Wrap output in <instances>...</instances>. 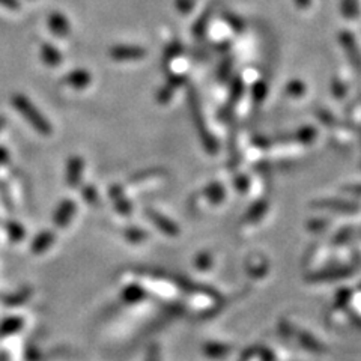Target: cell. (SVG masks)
Masks as SVG:
<instances>
[{
	"instance_id": "6da1fadb",
	"label": "cell",
	"mask_w": 361,
	"mask_h": 361,
	"mask_svg": "<svg viewBox=\"0 0 361 361\" xmlns=\"http://www.w3.org/2000/svg\"><path fill=\"white\" fill-rule=\"evenodd\" d=\"M12 104L15 105V109L18 110L21 116L26 118L29 124L32 125L36 132H40L44 136L51 134V125L49 124V121L35 109V105L30 103L25 95H15L12 98Z\"/></svg>"
},
{
	"instance_id": "7a4b0ae2",
	"label": "cell",
	"mask_w": 361,
	"mask_h": 361,
	"mask_svg": "<svg viewBox=\"0 0 361 361\" xmlns=\"http://www.w3.org/2000/svg\"><path fill=\"white\" fill-rule=\"evenodd\" d=\"M110 56L114 60H137L146 56V50L133 45H116L110 50Z\"/></svg>"
},
{
	"instance_id": "3957f363",
	"label": "cell",
	"mask_w": 361,
	"mask_h": 361,
	"mask_svg": "<svg viewBox=\"0 0 361 361\" xmlns=\"http://www.w3.org/2000/svg\"><path fill=\"white\" fill-rule=\"evenodd\" d=\"M82 173H83V160L80 157H73L68 163L66 169V182L68 186L77 187L82 179Z\"/></svg>"
},
{
	"instance_id": "277c9868",
	"label": "cell",
	"mask_w": 361,
	"mask_h": 361,
	"mask_svg": "<svg viewBox=\"0 0 361 361\" xmlns=\"http://www.w3.org/2000/svg\"><path fill=\"white\" fill-rule=\"evenodd\" d=\"M49 27L55 35L58 36H66L70 34V23L64 17L62 14L53 12L49 17Z\"/></svg>"
},
{
	"instance_id": "5b68a950",
	"label": "cell",
	"mask_w": 361,
	"mask_h": 361,
	"mask_svg": "<svg viewBox=\"0 0 361 361\" xmlns=\"http://www.w3.org/2000/svg\"><path fill=\"white\" fill-rule=\"evenodd\" d=\"M75 212V203L73 201H64L55 214V223L58 226H65Z\"/></svg>"
},
{
	"instance_id": "8992f818",
	"label": "cell",
	"mask_w": 361,
	"mask_h": 361,
	"mask_svg": "<svg viewBox=\"0 0 361 361\" xmlns=\"http://www.w3.org/2000/svg\"><path fill=\"white\" fill-rule=\"evenodd\" d=\"M65 83L68 86L75 88V89H83L86 88L88 84L90 83V74L88 71H83V70H77L68 74L65 77Z\"/></svg>"
},
{
	"instance_id": "52a82bcc",
	"label": "cell",
	"mask_w": 361,
	"mask_h": 361,
	"mask_svg": "<svg viewBox=\"0 0 361 361\" xmlns=\"http://www.w3.org/2000/svg\"><path fill=\"white\" fill-rule=\"evenodd\" d=\"M148 216H149V219L153 223H155L157 226H160V229L163 230L164 234H169V235H176V234H178V227H176L175 223H172L171 220H167L166 217L161 216V214L148 210Z\"/></svg>"
},
{
	"instance_id": "ba28073f",
	"label": "cell",
	"mask_w": 361,
	"mask_h": 361,
	"mask_svg": "<svg viewBox=\"0 0 361 361\" xmlns=\"http://www.w3.org/2000/svg\"><path fill=\"white\" fill-rule=\"evenodd\" d=\"M41 58H42L44 62L47 64V65H50V66H56V65H59L60 62H62V55H60V53L50 44H44L42 45Z\"/></svg>"
},
{
	"instance_id": "9c48e42d",
	"label": "cell",
	"mask_w": 361,
	"mask_h": 361,
	"mask_svg": "<svg viewBox=\"0 0 361 361\" xmlns=\"http://www.w3.org/2000/svg\"><path fill=\"white\" fill-rule=\"evenodd\" d=\"M51 242H53V235L50 232H42L40 236L35 238L34 250L42 251V250H45L47 247H50Z\"/></svg>"
},
{
	"instance_id": "30bf717a",
	"label": "cell",
	"mask_w": 361,
	"mask_h": 361,
	"mask_svg": "<svg viewBox=\"0 0 361 361\" xmlns=\"http://www.w3.org/2000/svg\"><path fill=\"white\" fill-rule=\"evenodd\" d=\"M342 11L345 17L354 18L357 15V0H343Z\"/></svg>"
},
{
	"instance_id": "8fae6325",
	"label": "cell",
	"mask_w": 361,
	"mask_h": 361,
	"mask_svg": "<svg viewBox=\"0 0 361 361\" xmlns=\"http://www.w3.org/2000/svg\"><path fill=\"white\" fill-rule=\"evenodd\" d=\"M324 206L334 210H342V211H357L356 206H351V203H343V202H324Z\"/></svg>"
},
{
	"instance_id": "7c38bea8",
	"label": "cell",
	"mask_w": 361,
	"mask_h": 361,
	"mask_svg": "<svg viewBox=\"0 0 361 361\" xmlns=\"http://www.w3.org/2000/svg\"><path fill=\"white\" fill-rule=\"evenodd\" d=\"M83 197L86 199V201L89 203H95L98 201V195H97V191L92 188V187H86L83 190Z\"/></svg>"
},
{
	"instance_id": "4fadbf2b",
	"label": "cell",
	"mask_w": 361,
	"mask_h": 361,
	"mask_svg": "<svg viewBox=\"0 0 361 361\" xmlns=\"http://www.w3.org/2000/svg\"><path fill=\"white\" fill-rule=\"evenodd\" d=\"M8 232H10V235L14 238H15V234H18V236L25 235V230H23V227L18 226L17 223H10V225H8Z\"/></svg>"
},
{
	"instance_id": "5bb4252c",
	"label": "cell",
	"mask_w": 361,
	"mask_h": 361,
	"mask_svg": "<svg viewBox=\"0 0 361 361\" xmlns=\"http://www.w3.org/2000/svg\"><path fill=\"white\" fill-rule=\"evenodd\" d=\"M0 5L8 8V10H18L20 8L18 0H0Z\"/></svg>"
},
{
	"instance_id": "9a60e30c",
	"label": "cell",
	"mask_w": 361,
	"mask_h": 361,
	"mask_svg": "<svg viewBox=\"0 0 361 361\" xmlns=\"http://www.w3.org/2000/svg\"><path fill=\"white\" fill-rule=\"evenodd\" d=\"M116 203H118V210H119L121 212H128L129 208H132V206H129V203H128L127 201H124V199H122V197L118 199Z\"/></svg>"
},
{
	"instance_id": "2e32d148",
	"label": "cell",
	"mask_w": 361,
	"mask_h": 361,
	"mask_svg": "<svg viewBox=\"0 0 361 361\" xmlns=\"http://www.w3.org/2000/svg\"><path fill=\"white\" fill-rule=\"evenodd\" d=\"M8 158H10V155H8V152H6V149H3V148H0V164H3V163H6V161H8Z\"/></svg>"
},
{
	"instance_id": "e0dca14e",
	"label": "cell",
	"mask_w": 361,
	"mask_h": 361,
	"mask_svg": "<svg viewBox=\"0 0 361 361\" xmlns=\"http://www.w3.org/2000/svg\"><path fill=\"white\" fill-rule=\"evenodd\" d=\"M5 127V118H0V129Z\"/></svg>"
}]
</instances>
